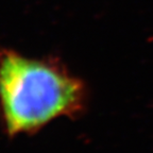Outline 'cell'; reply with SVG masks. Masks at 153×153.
Listing matches in <instances>:
<instances>
[{"label":"cell","instance_id":"obj_1","mask_svg":"<svg viewBox=\"0 0 153 153\" xmlns=\"http://www.w3.org/2000/svg\"><path fill=\"white\" fill-rule=\"evenodd\" d=\"M82 81L50 60L0 48V111L10 136L33 133L84 110Z\"/></svg>","mask_w":153,"mask_h":153}]
</instances>
